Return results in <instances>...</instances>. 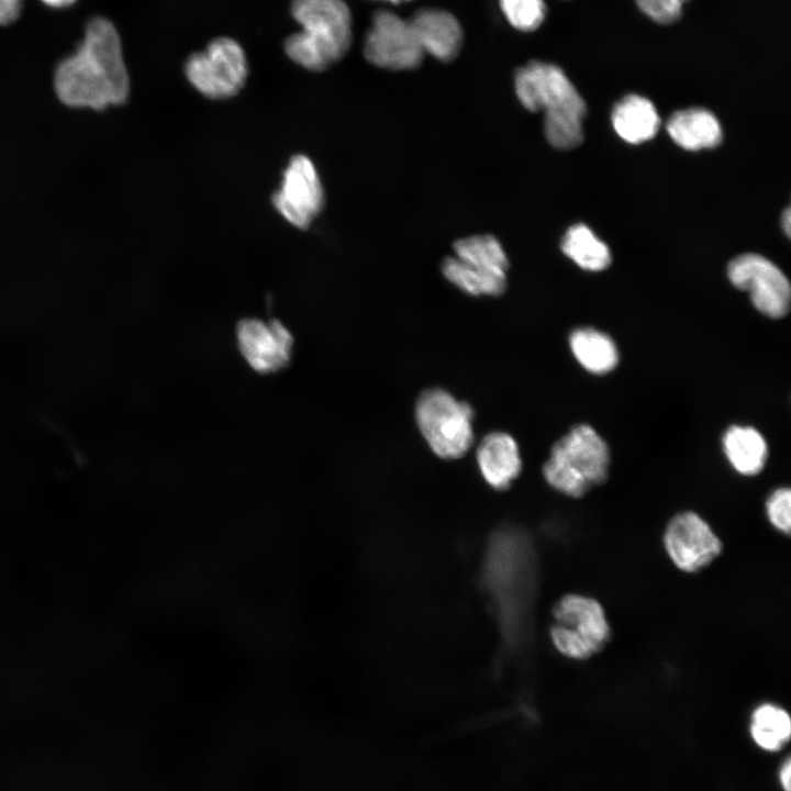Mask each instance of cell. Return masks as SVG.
Returning a JSON list of instances; mask_svg holds the SVG:
<instances>
[{
  "mask_svg": "<svg viewBox=\"0 0 791 791\" xmlns=\"http://www.w3.org/2000/svg\"><path fill=\"white\" fill-rule=\"evenodd\" d=\"M364 55L377 67L406 70L422 63L424 52L409 20L389 11H378L366 35Z\"/></svg>",
  "mask_w": 791,
  "mask_h": 791,
  "instance_id": "9",
  "label": "cell"
},
{
  "mask_svg": "<svg viewBox=\"0 0 791 791\" xmlns=\"http://www.w3.org/2000/svg\"><path fill=\"white\" fill-rule=\"evenodd\" d=\"M609 465L606 443L591 426L581 424L553 446L543 474L557 491L580 498L606 480Z\"/></svg>",
  "mask_w": 791,
  "mask_h": 791,
  "instance_id": "5",
  "label": "cell"
},
{
  "mask_svg": "<svg viewBox=\"0 0 791 791\" xmlns=\"http://www.w3.org/2000/svg\"><path fill=\"white\" fill-rule=\"evenodd\" d=\"M561 250L586 270H603L611 263L608 246L583 224L568 229L561 239Z\"/></svg>",
  "mask_w": 791,
  "mask_h": 791,
  "instance_id": "20",
  "label": "cell"
},
{
  "mask_svg": "<svg viewBox=\"0 0 791 791\" xmlns=\"http://www.w3.org/2000/svg\"><path fill=\"white\" fill-rule=\"evenodd\" d=\"M569 345L578 363L592 374H606L617 365L619 353L614 342L595 328L575 330L569 336Z\"/></svg>",
  "mask_w": 791,
  "mask_h": 791,
  "instance_id": "19",
  "label": "cell"
},
{
  "mask_svg": "<svg viewBox=\"0 0 791 791\" xmlns=\"http://www.w3.org/2000/svg\"><path fill=\"white\" fill-rule=\"evenodd\" d=\"M611 120L619 136L631 144L653 138L660 124L654 104L637 94L622 98L614 105Z\"/></svg>",
  "mask_w": 791,
  "mask_h": 791,
  "instance_id": "17",
  "label": "cell"
},
{
  "mask_svg": "<svg viewBox=\"0 0 791 791\" xmlns=\"http://www.w3.org/2000/svg\"><path fill=\"white\" fill-rule=\"evenodd\" d=\"M389 1H392V2H399V1H402V0H389Z\"/></svg>",
  "mask_w": 791,
  "mask_h": 791,
  "instance_id": "31",
  "label": "cell"
},
{
  "mask_svg": "<svg viewBox=\"0 0 791 791\" xmlns=\"http://www.w3.org/2000/svg\"><path fill=\"white\" fill-rule=\"evenodd\" d=\"M553 616V644L568 658L589 659L610 640L611 627L606 613L594 598L567 594L556 603Z\"/></svg>",
  "mask_w": 791,
  "mask_h": 791,
  "instance_id": "7",
  "label": "cell"
},
{
  "mask_svg": "<svg viewBox=\"0 0 791 791\" xmlns=\"http://www.w3.org/2000/svg\"><path fill=\"white\" fill-rule=\"evenodd\" d=\"M662 543L672 564L684 572H698L722 553L723 544L699 514L684 511L668 522Z\"/></svg>",
  "mask_w": 791,
  "mask_h": 791,
  "instance_id": "11",
  "label": "cell"
},
{
  "mask_svg": "<svg viewBox=\"0 0 791 791\" xmlns=\"http://www.w3.org/2000/svg\"><path fill=\"white\" fill-rule=\"evenodd\" d=\"M454 256L459 259L482 264L493 270L506 274L509 259L500 241L491 234H479L457 239L453 246Z\"/></svg>",
  "mask_w": 791,
  "mask_h": 791,
  "instance_id": "22",
  "label": "cell"
},
{
  "mask_svg": "<svg viewBox=\"0 0 791 791\" xmlns=\"http://www.w3.org/2000/svg\"><path fill=\"white\" fill-rule=\"evenodd\" d=\"M474 411L446 390L427 389L415 403V420L430 448L438 457L464 456L474 442Z\"/></svg>",
  "mask_w": 791,
  "mask_h": 791,
  "instance_id": "6",
  "label": "cell"
},
{
  "mask_svg": "<svg viewBox=\"0 0 791 791\" xmlns=\"http://www.w3.org/2000/svg\"><path fill=\"white\" fill-rule=\"evenodd\" d=\"M54 89L62 103L75 109L102 111L127 100L130 77L112 22L89 21L80 45L57 65Z\"/></svg>",
  "mask_w": 791,
  "mask_h": 791,
  "instance_id": "1",
  "label": "cell"
},
{
  "mask_svg": "<svg viewBox=\"0 0 791 791\" xmlns=\"http://www.w3.org/2000/svg\"><path fill=\"white\" fill-rule=\"evenodd\" d=\"M790 776H791V762L789 759H787L780 770V782H781V786L784 789V791L791 790Z\"/></svg>",
  "mask_w": 791,
  "mask_h": 791,
  "instance_id": "28",
  "label": "cell"
},
{
  "mask_svg": "<svg viewBox=\"0 0 791 791\" xmlns=\"http://www.w3.org/2000/svg\"><path fill=\"white\" fill-rule=\"evenodd\" d=\"M514 89L526 110L544 113V133L552 146L571 149L582 142L586 103L560 67L533 60L516 70Z\"/></svg>",
  "mask_w": 791,
  "mask_h": 791,
  "instance_id": "2",
  "label": "cell"
},
{
  "mask_svg": "<svg viewBox=\"0 0 791 791\" xmlns=\"http://www.w3.org/2000/svg\"><path fill=\"white\" fill-rule=\"evenodd\" d=\"M750 734L755 743L765 750L780 749L791 734L788 712L772 703L758 705L751 714Z\"/></svg>",
  "mask_w": 791,
  "mask_h": 791,
  "instance_id": "21",
  "label": "cell"
},
{
  "mask_svg": "<svg viewBox=\"0 0 791 791\" xmlns=\"http://www.w3.org/2000/svg\"><path fill=\"white\" fill-rule=\"evenodd\" d=\"M727 275L736 288L749 292L754 307L762 314L777 319L788 313L789 280L767 258L757 254L737 256L728 264Z\"/></svg>",
  "mask_w": 791,
  "mask_h": 791,
  "instance_id": "10",
  "label": "cell"
},
{
  "mask_svg": "<svg viewBox=\"0 0 791 791\" xmlns=\"http://www.w3.org/2000/svg\"><path fill=\"white\" fill-rule=\"evenodd\" d=\"M530 552L519 531L502 528L490 539L483 583L509 643L519 640L530 589Z\"/></svg>",
  "mask_w": 791,
  "mask_h": 791,
  "instance_id": "3",
  "label": "cell"
},
{
  "mask_svg": "<svg viewBox=\"0 0 791 791\" xmlns=\"http://www.w3.org/2000/svg\"><path fill=\"white\" fill-rule=\"evenodd\" d=\"M409 21L424 54L442 62H450L458 55L463 30L453 14L444 10L423 9Z\"/></svg>",
  "mask_w": 791,
  "mask_h": 791,
  "instance_id": "14",
  "label": "cell"
},
{
  "mask_svg": "<svg viewBox=\"0 0 791 791\" xmlns=\"http://www.w3.org/2000/svg\"><path fill=\"white\" fill-rule=\"evenodd\" d=\"M690 0H635L639 11L658 24H671L682 15L686 3Z\"/></svg>",
  "mask_w": 791,
  "mask_h": 791,
  "instance_id": "26",
  "label": "cell"
},
{
  "mask_svg": "<svg viewBox=\"0 0 791 791\" xmlns=\"http://www.w3.org/2000/svg\"><path fill=\"white\" fill-rule=\"evenodd\" d=\"M291 14L301 30L287 37L285 52L312 71L325 70L348 52L352 14L344 0H292Z\"/></svg>",
  "mask_w": 791,
  "mask_h": 791,
  "instance_id": "4",
  "label": "cell"
},
{
  "mask_svg": "<svg viewBox=\"0 0 791 791\" xmlns=\"http://www.w3.org/2000/svg\"><path fill=\"white\" fill-rule=\"evenodd\" d=\"M272 204L281 216L298 229H307L324 207V189L312 160L293 156L283 171Z\"/></svg>",
  "mask_w": 791,
  "mask_h": 791,
  "instance_id": "12",
  "label": "cell"
},
{
  "mask_svg": "<svg viewBox=\"0 0 791 791\" xmlns=\"http://www.w3.org/2000/svg\"><path fill=\"white\" fill-rule=\"evenodd\" d=\"M236 342L247 364L260 374L279 371L291 360L292 335L277 320H242L236 327Z\"/></svg>",
  "mask_w": 791,
  "mask_h": 791,
  "instance_id": "13",
  "label": "cell"
},
{
  "mask_svg": "<svg viewBox=\"0 0 791 791\" xmlns=\"http://www.w3.org/2000/svg\"><path fill=\"white\" fill-rule=\"evenodd\" d=\"M441 268L449 282L471 296H500L506 288L505 278L477 274L454 256L446 257Z\"/></svg>",
  "mask_w": 791,
  "mask_h": 791,
  "instance_id": "23",
  "label": "cell"
},
{
  "mask_svg": "<svg viewBox=\"0 0 791 791\" xmlns=\"http://www.w3.org/2000/svg\"><path fill=\"white\" fill-rule=\"evenodd\" d=\"M476 457L482 477L497 490L506 489L522 468L519 446L504 432L486 435L477 447Z\"/></svg>",
  "mask_w": 791,
  "mask_h": 791,
  "instance_id": "15",
  "label": "cell"
},
{
  "mask_svg": "<svg viewBox=\"0 0 791 791\" xmlns=\"http://www.w3.org/2000/svg\"><path fill=\"white\" fill-rule=\"evenodd\" d=\"M189 82L204 97L227 99L244 87L248 74L242 46L230 37H218L185 64Z\"/></svg>",
  "mask_w": 791,
  "mask_h": 791,
  "instance_id": "8",
  "label": "cell"
},
{
  "mask_svg": "<svg viewBox=\"0 0 791 791\" xmlns=\"http://www.w3.org/2000/svg\"><path fill=\"white\" fill-rule=\"evenodd\" d=\"M782 227L787 235H790V229H791V213L790 209H787L784 213L782 214Z\"/></svg>",
  "mask_w": 791,
  "mask_h": 791,
  "instance_id": "30",
  "label": "cell"
},
{
  "mask_svg": "<svg viewBox=\"0 0 791 791\" xmlns=\"http://www.w3.org/2000/svg\"><path fill=\"white\" fill-rule=\"evenodd\" d=\"M500 5L509 23L523 32L535 31L546 18L544 0H500Z\"/></svg>",
  "mask_w": 791,
  "mask_h": 791,
  "instance_id": "24",
  "label": "cell"
},
{
  "mask_svg": "<svg viewBox=\"0 0 791 791\" xmlns=\"http://www.w3.org/2000/svg\"><path fill=\"white\" fill-rule=\"evenodd\" d=\"M670 137L682 148H711L722 141V129L713 113L701 108L675 112L667 122Z\"/></svg>",
  "mask_w": 791,
  "mask_h": 791,
  "instance_id": "16",
  "label": "cell"
},
{
  "mask_svg": "<svg viewBox=\"0 0 791 791\" xmlns=\"http://www.w3.org/2000/svg\"><path fill=\"white\" fill-rule=\"evenodd\" d=\"M43 3H45L48 7L52 8H66L71 5L76 0H41Z\"/></svg>",
  "mask_w": 791,
  "mask_h": 791,
  "instance_id": "29",
  "label": "cell"
},
{
  "mask_svg": "<svg viewBox=\"0 0 791 791\" xmlns=\"http://www.w3.org/2000/svg\"><path fill=\"white\" fill-rule=\"evenodd\" d=\"M23 0H0V25L14 22L22 10Z\"/></svg>",
  "mask_w": 791,
  "mask_h": 791,
  "instance_id": "27",
  "label": "cell"
},
{
  "mask_svg": "<svg viewBox=\"0 0 791 791\" xmlns=\"http://www.w3.org/2000/svg\"><path fill=\"white\" fill-rule=\"evenodd\" d=\"M723 449L733 468L745 476L760 472L768 455L765 438L750 426H731L723 436Z\"/></svg>",
  "mask_w": 791,
  "mask_h": 791,
  "instance_id": "18",
  "label": "cell"
},
{
  "mask_svg": "<svg viewBox=\"0 0 791 791\" xmlns=\"http://www.w3.org/2000/svg\"><path fill=\"white\" fill-rule=\"evenodd\" d=\"M766 515L770 524L780 533L789 535L791 531V492L779 488L771 492L766 501Z\"/></svg>",
  "mask_w": 791,
  "mask_h": 791,
  "instance_id": "25",
  "label": "cell"
}]
</instances>
